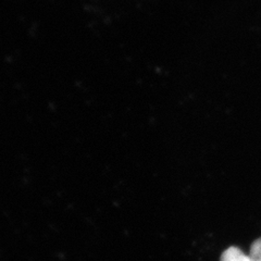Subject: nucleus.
I'll list each match as a JSON object with an SVG mask.
<instances>
[{
    "instance_id": "obj_2",
    "label": "nucleus",
    "mask_w": 261,
    "mask_h": 261,
    "mask_svg": "<svg viewBox=\"0 0 261 261\" xmlns=\"http://www.w3.org/2000/svg\"><path fill=\"white\" fill-rule=\"evenodd\" d=\"M249 257L251 261H261V239L252 243L250 247Z\"/></svg>"
},
{
    "instance_id": "obj_1",
    "label": "nucleus",
    "mask_w": 261,
    "mask_h": 261,
    "mask_svg": "<svg viewBox=\"0 0 261 261\" xmlns=\"http://www.w3.org/2000/svg\"><path fill=\"white\" fill-rule=\"evenodd\" d=\"M221 261H251L249 255H246L238 247H228L221 256Z\"/></svg>"
}]
</instances>
